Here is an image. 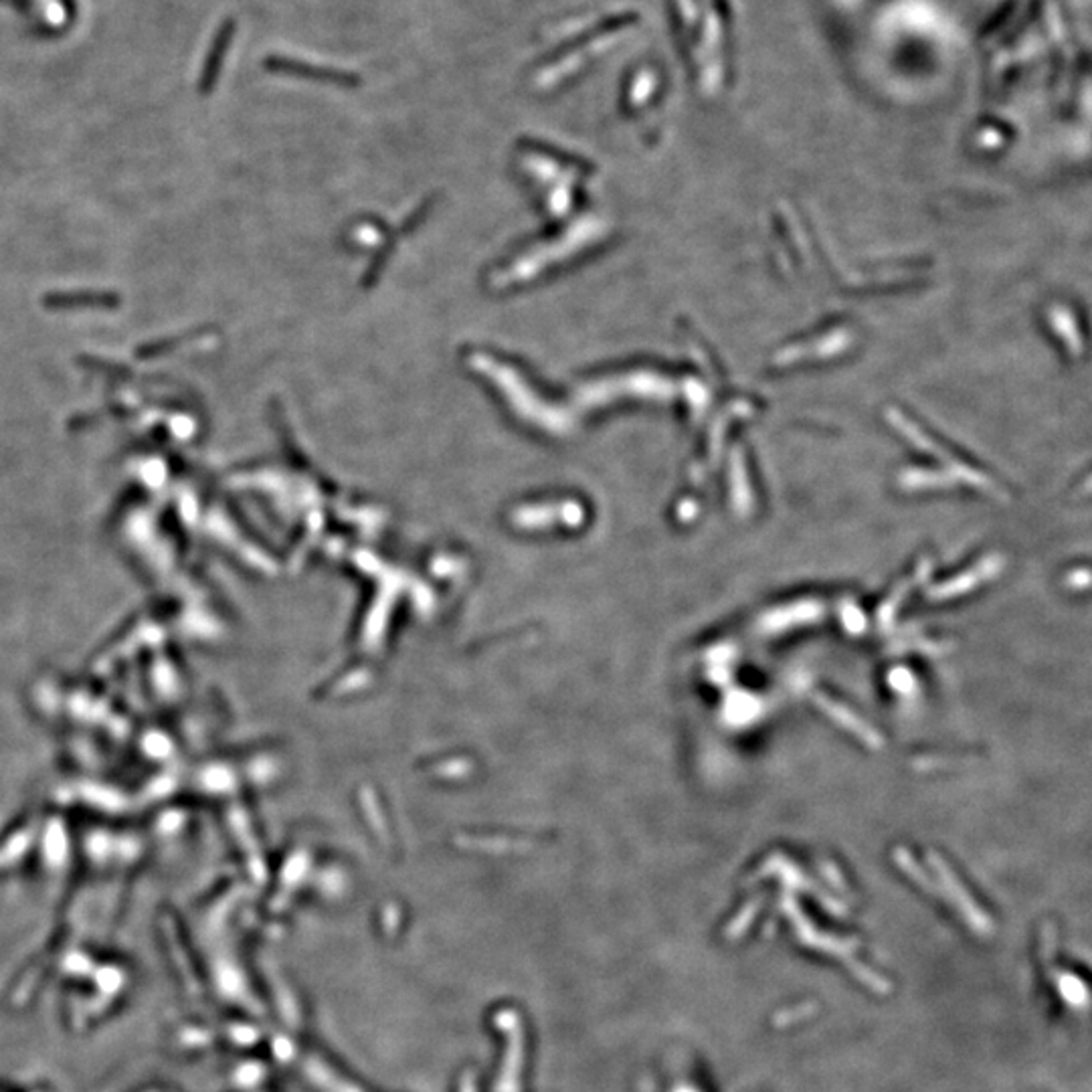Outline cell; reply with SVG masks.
Segmentation results:
<instances>
[{"label": "cell", "mask_w": 1092, "mask_h": 1092, "mask_svg": "<svg viewBox=\"0 0 1092 1092\" xmlns=\"http://www.w3.org/2000/svg\"><path fill=\"white\" fill-rule=\"evenodd\" d=\"M264 67L272 73H280V76L326 81V84H336V85H346V87L361 85V81H363L361 76H356V73H353V71L320 67V65H309V63L298 61V59H290V57H283V55H267L264 59Z\"/></svg>", "instance_id": "6da1fadb"}, {"label": "cell", "mask_w": 1092, "mask_h": 1092, "mask_svg": "<svg viewBox=\"0 0 1092 1092\" xmlns=\"http://www.w3.org/2000/svg\"><path fill=\"white\" fill-rule=\"evenodd\" d=\"M640 14L638 13H619V14H609L605 19L595 22L591 29H586L583 32H578V35L567 39L565 43H560L559 47H554L550 53L544 55V63H557L560 59H565L570 53L578 51V49L593 43V40H597L601 37L613 35V32L631 27L633 22H638Z\"/></svg>", "instance_id": "7a4b0ae2"}, {"label": "cell", "mask_w": 1092, "mask_h": 1092, "mask_svg": "<svg viewBox=\"0 0 1092 1092\" xmlns=\"http://www.w3.org/2000/svg\"><path fill=\"white\" fill-rule=\"evenodd\" d=\"M235 32H237V21L235 19H225L221 22V27H219V31L215 32L213 43H210V47H209L207 59H205V65H202V73H201V81H199V92L202 95L213 92L217 79H219V76H221L225 57H227V53H229V49L233 45Z\"/></svg>", "instance_id": "3957f363"}, {"label": "cell", "mask_w": 1092, "mask_h": 1092, "mask_svg": "<svg viewBox=\"0 0 1092 1092\" xmlns=\"http://www.w3.org/2000/svg\"><path fill=\"white\" fill-rule=\"evenodd\" d=\"M6 3H8V4H13V6H16V8H19V11H21V13H29V6H31V3H29V0H6Z\"/></svg>", "instance_id": "277c9868"}, {"label": "cell", "mask_w": 1092, "mask_h": 1092, "mask_svg": "<svg viewBox=\"0 0 1092 1092\" xmlns=\"http://www.w3.org/2000/svg\"><path fill=\"white\" fill-rule=\"evenodd\" d=\"M686 1092H692V1090H686Z\"/></svg>", "instance_id": "5b68a950"}]
</instances>
